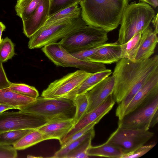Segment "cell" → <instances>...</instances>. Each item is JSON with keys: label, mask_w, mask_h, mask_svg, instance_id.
Here are the masks:
<instances>
[{"label": "cell", "mask_w": 158, "mask_h": 158, "mask_svg": "<svg viewBox=\"0 0 158 158\" xmlns=\"http://www.w3.org/2000/svg\"><path fill=\"white\" fill-rule=\"evenodd\" d=\"M158 74V56L134 61L126 58L117 62L113 75L115 84L113 98L118 104L116 115L122 118L126 108L141 88L150 79Z\"/></svg>", "instance_id": "1"}, {"label": "cell", "mask_w": 158, "mask_h": 158, "mask_svg": "<svg viewBox=\"0 0 158 158\" xmlns=\"http://www.w3.org/2000/svg\"><path fill=\"white\" fill-rule=\"evenodd\" d=\"M129 0H81V16L87 25L108 32L120 24Z\"/></svg>", "instance_id": "2"}, {"label": "cell", "mask_w": 158, "mask_h": 158, "mask_svg": "<svg viewBox=\"0 0 158 158\" xmlns=\"http://www.w3.org/2000/svg\"><path fill=\"white\" fill-rule=\"evenodd\" d=\"M155 15L153 9L144 2L128 4L123 12L118 41L125 44L136 34H142Z\"/></svg>", "instance_id": "3"}, {"label": "cell", "mask_w": 158, "mask_h": 158, "mask_svg": "<svg viewBox=\"0 0 158 158\" xmlns=\"http://www.w3.org/2000/svg\"><path fill=\"white\" fill-rule=\"evenodd\" d=\"M18 110L42 118L48 121L73 118L76 106L73 100L66 98L38 97L33 102Z\"/></svg>", "instance_id": "4"}, {"label": "cell", "mask_w": 158, "mask_h": 158, "mask_svg": "<svg viewBox=\"0 0 158 158\" xmlns=\"http://www.w3.org/2000/svg\"><path fill=\"white\" fill-rule=\"evenodd\" d=\"M87 25L81 15L77 18L63 19L44 25L29 38L28 47L30 49L39 48L56 42Z\"/></svg>", "instance_id": "5"}, {"label": "cell", "mask_w": 158, "mask_h": 158, "mask_svg": "<svg viewBox=\"0 0 158 158\" xmlns=\"http://www.w3.org/2000/svg\"><path fill=\"white\" fill-rule=\"evenodd\" d=\"M108 32L86 25L73 31L58 42L71 54L95 48L106 43Z\"/></svg>", "instance_id": "6"}, {"label": "cell", "mask_w": 158, "mask_h": 158, "mask_svg": "<svg viewBox=\"0 0 158 158\" xmlns=\"http://www.w3.org/2000/svg\"><path fill=\"white\" fill-rule=\"evenodd\" d=\"M42 51L55 65L64 67H74L90 73L106 69L104 64L79 59L65 49L58 42L47 44Z\"/></svg>", "instance_id": "7"}, {"label": "cell", "mask_w": 158, "mask_h": 158, "mask_svg": "<svg viewBox=\"0 0 158 158\" xmlns=\"http://www.w3.org/2000/svg\"><path fill=\"white\" fill-rule=\"evenodd\" d=\"M158 95L150 102L138 107L118 120V127L148 130L158 122Z\"/></svg>", "instance_id": "8"}, {"label": "cell", "mask_w": 158, "mask_h": 158, "mask_svg": "<svg viewBox=\"0 0 158 158\" xmlns=\"http://www.w3.org/2000/svg\"><path fill=\"white\" fill-rule=\"evenodd\" d=\"M153 135L154 133L148 130L118 127L106 142L116 147L123 154L133 151L144 145Z\"/></svg>", "instance_id": "9"}, {"label": "cell", "mask_w": 158, "mask_h": 158, "mask_svg": "<svg viewBox=\"0 0 158 158\" xmlns=\"http://www.w3.org/2000/svg\"><path fill=\"white\" fill-rule=\"evenodd\" d=\"M92 73L80 69L69 73L51 83L43 91L41 97L51 98H66Z\"/></svg>", "instance_id": "10"}, {"label": "cell", "mask_w": 158, "mask_h": 158, "mask_svg": "<svg viewBox=\"0 0 158 158\" xmlns=\"http://www.w3.org/2000/svg\"><path fill=\"white\" fill-rule=\"evenodd\" d=\"M47 120L39 116L19 110L0 113V133L22 129H36L45 124Z\"/></svg>", "instance_id": "11"}, {"label": "cell", "mask_w": 158, "mask_h": 158, "mask_svg": "<svg viewBox=\"0 0 158 158\" xmlns=\"http://www.w3.org/2000/svg\"><path fill=\"white\" fill-rule=\"evenodd\" d=\"M115 103L112 94H111L100 105L86 113L73 126L60 144L61 145L73 134L90 123L96 121H99L112 109Z\"/></svg>", "instance_id": "12"}, {"label": "cell", "mask_w": 158, "mask_h": 158, "mask_svg": "<svg viewBox=\"0 0 158 158\" xmlns=\"http://www.w3.org/2000/svg\"><path fill=\"white\" fill-rule=\"evenodd\" d=\"M51 0H40L33 13L23 21V33L29 38L45 24L50 15Z\"/></svg>", "instance_id": "13"}, {"label": "cell", "mask_w": 158, "mask_h": 158, "mask_svg": "<svg viewBox=\"0 0 158 158\" xmlns=\"http://www.w3.org/2000/svg\"><path fill=\"white\" fill-rule=\"evenodd\" d=\"M114 84V76H109L85 93L88 101L86 113L98 106L112 94Z\"/></svg>", "instance_id": "14"}, {"label": "cell", "mask_w": 158, "mask_h": 158, "mask_svg": "<svg viewBox=\"0 0 158 158\" xmlns=\"http://www.w3.org/2000/svg\"><path fill=\"white\" fill-rule=\"evenodd\" d=\"M157 95L158 74L150 79L137 92L126 108L124 116L150 102Z\"/></svg>", "instance_id": "15"}, {"label": "cell", "mask_w": 158, "mask_h": 158, "mask_svg": "<svg viewBox=\"0 0 158 158\" xmlns=\"http://www.w3.org/2000/svg\"><path fill=\"white\" fill-rule=\"evenodd\" d=\"M73 119L49 121L37 129L43 134L45 140L56 139L60 143L74 126Z\"/></svg>", "instance_id": "16"}, {"label": "cell", "mask_w": 158, "mask_h": 158, "mask_svg": "<svg viewBox=\"0 0 158 158\" xmlns=\"http://www.w3.org/2000/svg\"><path fill=\"white\" fill-rule=\"evenodd\" d=\"M121 58L120 45L115 42L108 43L88 57L85 60L110 64L117 62Z\"/></svg>", "instance_id": "17"}, {"label": "cell", "mask_w": 158, "mask_h": 158, "mask_svg": "<svg viewBox=\"0 0 158 158\" xmlns=\"http://www.w3.org/2000/svg\"><path fill=\"white\" fill-rule=\"evenodd\" d=\"M157 34L150 26L144 31L133 61L142 60L151 56L158 43Z\"/></svg>", "instance_id": "18"}, {"label": "cell", "mask_w": 158, "mask_h": 158, "mask_svg": "<svg viewBox=\"0 0 158 158\" xmlns=\"http://www.w3.org/2000/svg\"><path fill=\"white\" fill-rule=\"evenodd\" d=\"M112 73L110 69H107L92 73L75 90L68 95L66 98L73 100L74 97L78 94H84L98 84Z\"/></svg>", "instance_id": "19"}, {"label": "cell", "mask_w": 158, "mask_h": 158, "mask_svg": "<svg viewBox=\"0 0 158 158\" xmlns=\"http://www.w3.org/2000/svg\"><path fill=\"white\" fill-rule=\"evenodd\" d=\"M35 99L19 94L9 88L0 89V104L11 106L15 109L26 106Z\"/></svg>", "instance_id": "20"}, {"label": "cell", "mask_w": 158, "mask_h": 158, "mask_svg": "<svg viewBox=\"0 0 158 158\" xmlns=\"http://www.w3.org/2000/svg\"><path fill=\"white\" fill-rule=\"evenodd\" d=\"M123 154L118 148L106 142L97 146L91 145L87 151L89 156L121 158Z\"/></svg>", "instance_id": "21"}, {"label": "cell", "mask_w": 158, "mask_h": 158, "mask_svg": "<svg viewBox=\"0 0 158 158\" xmlns=\"http://www.w3.org/2000/svg\"><path fill=\"white\" fill-rule=\"evenodd\" d=\"M43 134L38 129L32 130L13 145L17 150H22L45 140Z\"/></svg>", "instance_id": "22"}, {"label": "cell", "mask_w": 158, "mask_h": 158, "mask_svg": "<svg viewBox=\"0 0 158 158\" xmlns=\"http://www.w3.org/2000/svg\"><path fill=\"white\" fill-rule=\"evenodd\" d=\"M40 0H18L15 6L16 15L22 21L29 18L37 8Z\"/></svg>", "instance_id": "23"}, {"label": "cell", "mask_w": 158, "mask_h": 158, "mask_svg": "<svg viewBox=\"0 0 158 158\" xmlns=\"http://www.w3.org/2000/svg\"><path fill=\"white\" fill-rule=\"evenodd\" d=\"M81 15V7L79 5H75L63 9L50 15L44 25L63 19L77 18Z\"/></svg>", "instance_id": "24"}, {"label": "cell", "mask_w": 158, "mask_h": 158, "mask_svg": "<svg viewBox=\"0 0 158 158\" xmlns=\"http://www.w3.org/2000/svg\"><path fill=\"white\" fill-rule=\"evenodd\" d=\"M142 34L139 33L126 43L120 44L121 49V57L133 61L139 47Z\"/></svg>", "instance_id": "25"}, {"label": "cell", "mask_w": 158, "mask_h": 158, "mask_svg": "<svg viewBox=\"0 0 158 158\" xmlns=\"http://www.w3.org/2000/svg\"><path fill=\"white\" fill-rule=\"evenodd\" d=\"M95 136L94 127L89 131L82 136L71 142L66 146L60 148L51 157L53 158H65L67 155L71 151L79 145L84 140L90 137Z\"/></svg>", "instance_id": "26"}, {"label": "cell", "mask_w": 158, "mask_h": 158, "mask_svg": "<svg viewBox=\"0 0 158 158\" xmlns=\"http://www.w3.org/2000/svg\"><path fill=\"white\" fill-rule=\"evenodd\" d=\"M76 106L73 121L74 125L86 113L88 101L85 94L76 95L73 99Z\"/></svg>", "instance_id": "27"}, {"label": "cell", "mask_w": 158, "mask_h": 158, "mask_svg": "<svg viewBox=\"0 0 158 158\" xmlns=\"http://www.w3.org/2000/svg\"><path fill=\"white\" fill-rule=\"evenodd\" d=\"M32 129L11 130L0 133V144L13 145Z\"/></svg>", "instance_id": "28"}, {"label": "cell", "mask_w": 158, "mask_h": 158, "mask_svg": "<svg viewBox=\"0 0 158 158\" xmlns=\"http://www.w3.org/2000/svg\"><path fill=\"white\" fill-rule=\"evenodd\" d=\"M9 88L12 91L19 94L36 99L39 96V93L33 86L23 84L11 82Z\"/></svg>", "instance_id": "29"}, {"label": "cell", "mask_w": 158, "mask_h": 158, "mask_svg": "<svg viewBox=\"0 0 158 158\" xmlns=\"http://www.w3.org/2000/svg\"><path fill=\"white\" fill-rule=\"evenodd\" d=\"M15 45L8 37L2 39L0 44V62L4 63L15 55Z\"/></svg>", "instance_id": "30"}, {"label": "cell", "mask_w": 158, "mask_h": 158, "mask_svg": "<svg viewBox=\"0 0 158 158\" xmlns=\"http://www.w3.org/2000/svg\"><path fill=\"white\" fill-rule=\"evenodd\" d=\"M94 137L87 138L74 149L70 152L65 158H87L89 157L87 151L91 145Z\"/></svg>", "instance_id": "31"}, {"label": "cell", "mask_w": 158, "mask_h": 158, "mask_svg": "<svg viewBox=\"0 0 158 158\" xmlns=\"http://www.w3.org/2000/svg\"><path fill=\"white\" fill-rule=\"evenodd\" d=\"M81 0H51L50 15L61 10L79 4Z\"/></svg>", "instance_id": "32"}, {"label": "cell", "mask_w": 158, "mask_h": 158, "mask_svg": "<svg viewBox=\"0 0 158 158\" xmlns=\"http://www.w3.org/2000/svg\"><path fill=\"white\" fill-rule=\"evenodd\" d=\"M153 143L143 145L131 152L123 153L121 158H137L141 157L146 154L156 145Z\"/></svg>", "instance_id": "33"}, {"label": "cell", "mask_w": 158, "mask_h": 158, "mask_svg": "<svg viewBox=\"0 0 158 158\" xmlns=\"http://www.w3.org/2000/svg\"><path fill=\"white\" fill-rule=\"evenodd\" d=\"M99 122V121H94L77 132L64 142L61 145V148H63L66 146L71 142L82 136L89 131L94 128V126Z\"/></svg>", "instance_id": "34"}, {"label": "cell", "mask_w": 158, "mask_h": 158, "mask_svg": "<svg viewBox=\"0 0 158 158\" xmlns=\"http://www.w3.org/2000/svg\"><path fill=\"white\" fill-rule=\"evenodd\" d=\"M17 150L10 145L0 144V158H16Z\"/></svg>", "instance_id": "35"}, {"label": "cell", "mask_w": 158, "mask_h": 158, "mask_svg": "<svg viewBox=\"0 0 158 158\" xmlns=\"http://www.w3.org/2000/svg\"><path fill=\"white\" fill-rule=\"evenodd\" d=\"M108 43L99 46L95 48L71 54L74 57L81 60L86 61V59L101 48L108 44Z\"/></svg>", "instance_id": "36"}, {"label": "cell", "mask_w": 158, "mask_h": 158, "mask_svg": "<svg viewBox=\"0 0 158 158\" xmlns=\"http://www.w3.org/2000/svg\"><path fill=\"white\" fill-rule=\"evenodd\" d=\"M11 83L6 77L2 63L0 62V89L9 88Z\"/></svg>", "instance_id": "37"}, {"label": "cell", "mask_w": 158, "mask_h": 158, "mask_svg": "<svg viewBox=\"0 0 158 158\" xmlns=\"http://www.w3.org/2000/svg\"><path fill=\"white\" fill-rule=\"evenodd\" d=\"M152 22L153 24V27L154 28V31L156 33H158V13H157L156 15H154L153 18Z\"/></svg>", "instance_id": "38"}, {"label": "cell", "mask_w": 158, "mask_h": 158, "mask_svg": "<svg viewBox=\"0 0 158 158\" xmlns=\"http://www.w3.org/2000/svg\"><path fill=\"white\" fill-rule=\"evenodd\" d=\"M143 2L151 5L153 7L156 8L158 5V0H140Z\"/></svg>", "instance_id": "39"}, {"label": "cell", "mask_w": 158, "mask_h": 158, "mask_svg": "<svg viewBox=\"0 0 158 158\" xmlns=\"http://www.w3.org/2000/svg\"><path fill=\"white\" fill-rule=\"evenodd\" d=\"M15 109L14 107L4 105L0 104V113L5 112L10 109Z\"/></svg>", "instance_id": "40"}, {"label": "cell", "mask_w": 158, "mask_h": 158, "mask_svg": "<svg viewBox=\"0 0 158 158\" xmlns=\"http://www.w3.org/2000/svg\"><path fill=\"white\" fill-rule=\"evenodd\" d=\"M6 27L5 25L2 22H0V44L2 39V33L5 30Z\"/></svg>", "instance_id": "41"}]
</instances>
